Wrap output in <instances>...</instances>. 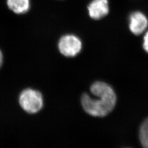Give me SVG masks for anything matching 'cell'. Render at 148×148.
Returning a JSON list of instances; mask_svg holds the SVG:
<instances>
[{
	"mask_svg": "<svg viewBox=\"0 0 148 148\" xmlns=\"http://www.w3.org/2000/svg\"><path fill=\"white\" fill-rule=\"evenodd\" d=\"M90 91L98 99L93 98L87 93L82 95L81 105L87 114L93 116L104 117L114 109L116 95L110 85L104 82H95L91 85Z\"/></svg>",
	"mask_w": 148,
	"mask_h": 148,
	"instance_id": "obj_1",
	"label": "cell"
},
{
	"mask_svg": "<svg viewBox=\"0 0 148 148\" xmlns=\"http://www.w3.org/2000/svg\"><path fill=\"white\" fill-rule=\"evenodd\" d=\"M19 103L22 109L30 114H35L42 108V95L36 90L27 89L19 96Z\"/></svg>",
	"mask_w": 148,
	"mask_h": 148,
	"instance_id": "obj_2",
	"label": "cell"
},
{
	"mask_svg": "<svg viewBox=\"0 0 148 148\" xmlns=\"http://www.w3.org/2000/svg\"><path fill=\"white\" fill-rule=\"evenodd\" d=\"M82 42L74 35H65L61 37L58 43L60 52L65 57H74L81 51Z\"/></svg>",
	"mask_w": 148,
	"mask_h": 148,
	"instance_id": "obj_3",
	"label": "cell"
},
{
	"mask_svg": "<svg viewBox=\"0 0 148 148\" xmlns=\"http://www.w3.org/2000/svg\"><path fill=\"white\" fill-rule=\"evenodd\" d=\"M148 26L147 16L140 12H134L129 17V28L130 31L136 35L142 34Z\"/></svg>",
	"mask_w": 148,
	"mask_h": 148,
	"instance_id": "obj_4",
	"label": "cell"
},
{
	"mask_svg": "<svg viewBox=\"0 0 148 148\" xmlns=\"http://www.w3.org/2000/svg\"><path fill=\"white\" fill-rule=\"evenodd\" d=\"M90 17L95 20H99L106 16L109 12L108 0H93L88 5Z\"/></svg>",
	"mask_w": 148,
	"mask_h": 148,
	"instance_id": "obj_5",
	"label": "cell"
},
{
	"mask_svg": "<svg viewBox=\"0 0 148 148\" xmlns=\"http://www.w3.org/2000/svg\"><path fill=\"white\" fill-rule=\"evenodd\" d=\"M7 5L17 14L27 12L30 8L29 0H7Z\"/></svg>",
	"mask_w": 148,
	"mask_h": 148,
	"instance_id": "obj_6",
	"label": "cell"
},
{
	"mask_svg": "<svg viewBox=\"0 0 148 148\" xmlns=\"http://www.w3.org/2000/svg\"><path fill=\"white\" fill-rule=\"evenodd\" d=\"M139 139L143 147L148 148V117L144 120L140 127Z\"/></svg>",
	"mask_w": 148,
	"mask_h": 148,
	"instance_id": "obj_7",
	"label": "cell"
},
{
	"mask_svg": "<svg viewBox=\"0 0 148 148\" xmlns=\"http://www.w3.org/2000/svg\"><path fill=\"white\" fill-rule=\"evenodd\" d=\"M143 49L144 51L148 53V31L145 33L143 43Z\"/></svg>",
	"mask_w": 148,
	"mask_h": 148,
	"instance_id": "obj_8",
	"label": "cell"
},
{
	"mask_svg": "<svg viewBox=\"0 0 148 148\" xmlns=\"http://www.w3.org/2000/svg\"><path fill=\"white\" fill-rule=\"evenodd\" d=\"M2 62H3V55H2V52L0 50V67L2 64Z\"/></svg>",
	"mask_w": 148,
	"mask_h": 148,
	"instance_id": "obj_9",
	"label": "cell"
}]
</instances>
